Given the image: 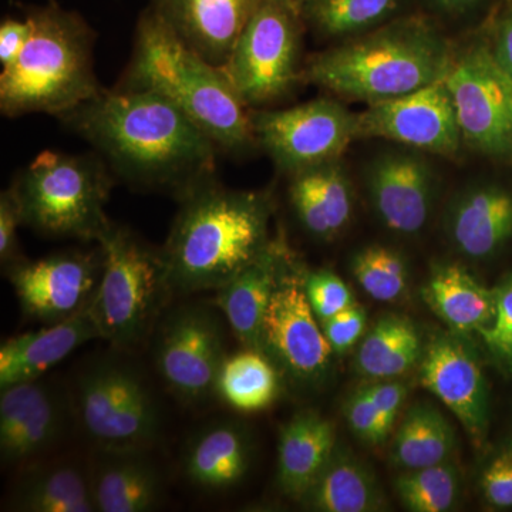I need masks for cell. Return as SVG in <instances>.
<instances>
[{
    "mask_svg": "<svg viewBox=\"0 0 512 512\" xmlns=\"http://www.w3.org/2000/svg\"><path fill=\"white\" fill-rule=\"evenodd\" d=\"M59 120L94 148L117 180L138 190L180 201L217 178L214 141L156 93L103 89Z\"/></svg>",
    "mask_w": 512,
    "mask_h": 512,
    "instance_id": "cell-1",
    "label": "cell"
},
{
    "mask_svg": "<svg viewBox=\"0 0 512 512\" xmlns=\"http://www.w3.org/2000/svg\"><path fill=\"white\" fill-rule=\"evenodd\" d=\"M454 53L436 20L407 13L309 57L302 79L370 106L443 82Z\"/></svg>",
    "mask_w": 512,
    "mask_h": 512,
    "instance_id": "cell-2",
    "label": "cell"
},
{
    "mask_svg": "<svg viewBox=\"0 0 512 512\" xmlns=\"http://www.w3.org/2000/svg\"><path fill=\"white\" fill-rule=\"evenodd\" d=\"M180 204L160 249L174 293L218 291L271 242L272 201L266 192L229 190L215 178Z\"/></svg>",
    "mask_w": 512,
    "mask_h": 512,
    "instance_id": "cell-3",
    "label": "cell"
},
{
    "mask_svg": "<svg viewBox=\"0 0 512 512\" xmlns=\"http://www.w3.org/2000/svg\"><path fill=\"white\" fill-rule=\"evenodd\" d=\"M117 89L156 93L178 107L220 153L242 156L255 147L249 110L220 67L202 59L148 6L134 33L130 63Z\"/></svg>",
    "mask_w": 512,
    "mask_h": 512,
    "instance_id": "cell-4",
    "label": "cell"
},
{
    "mask_svg": "<svg viewBox=\"0 0 512 512\" xmlns=\"http://www.w3.org/2000/svg\"><path fill=\"white\" fill-rule=\"evenodd\" d=\"M32 35L0 73V111L9 119L43 113L59 119L104 89L94 70L97 35L83 16L55 0L29 6Z\"/></svg>",
    "mask_w": 512,
    "mask_h": 512,
    "instance_id": "cell-5",
    "label": "cell"
},
{
    "mask_svg": "<svg viewBox=\"0 0 512 512\" xmlns=\"http://www.w3.org/2000/svg\"><path fill=\"white\" fill-rule=\"evenodd\" d=\"M116 180L96 151L47 150L30 161L10 187L18 197L25 227L45 237L99 242L113 224L106 205Z\"/></svg>",
    "mask_w": 512,
    "mask_h": 512,
    "instance_id": "cell-6",
    "label": "cell"
},
{
    "mask_svg": "<svg viewBox=\"0 0 512 512\" xmlns=\"http://www.w3.org/2000/svg\"><path fill=\"white\" fill-rule=\"evenodd\" d=\"M97 244L103 248L104 268L90 312L101 339L114 348H134L150 335L174 293L163 258L114 222Z\"/></svg>",
    "mask_w": 512,
    "mask_h": 512,
    "instance_id": "cell-7",
    "label": "cell"
},
{
    "mask_svg": "<svg viewBox=\"0 0 512 512\" xmlns=\"http://www.w3.org/2000/svg\"><path fill=\"white\" fill-rule=\"evenodd\" d=\"M301 3L259 0L224 72L248 109H264L303 82Z\"/></svg>",
    "mask_w": 512,
    "mask_h": 512,
    "instance_id": "cell-8",
    "label": "cell"
},
{
    "mask_svg": "<svg viewBox=\"0 0 512 512\" xmlns=\"http://www.w3.org/2000/svg\"><path fill=\"white\" fill-rule=\"evenodd\" d=\"M76 406L97 451H148L160 434V410L150 387L119 357H100L80 373Z\"/></svg>",
    "mask_w": 512,
    "mask_h": 512,
    "instance_id": "cell-9",
    "label": "cell"
},
{
    "mask_svg": "<svg viewBox=\"0 0 512 512\" xmlns=\"http://www.w3.org/2000/svg\"><path fill=\"white\" fill-rule=\"evenodd\" d=\"M444 82L453 97L464 147L512 164V77L495 62L487 37L456 49Z\"/></svg>",
    "mask_w": 512,
    "mask_h": 512,
    "instance_id": "cell-10",
    "label": "cell"
},
{
    "mask_svg": "<svg viewBox=\"0 0 512 512\" xmlns=\"http://www.w3.org/2000/svg\"><path fill=\"white\" fill-rule=\"evenodd\" d=\"M249 119L256 146L288 177L342 158L357 140V114L333 97L291 109H251Z\"/></svg>",
    "mask_w": 512,
    "mask_h": 512,
    "instance_id": "cell-11",
    "label": "cell"
},
{
    "mask_svg": "<svg viewBox=\"0 0 512 512\" xmlns=\"http://www.w3.org/2000/svg\"><path fill=\"white\" fill-rule=\"evenodd\" d=\"M262 352L282 375L299 384L322 382L332 360L333 350L306 296L305 271L291 249L266 309Z\"/></svg>",
    "mask_w": 512,
    "mask_h": 512,
    "instance_id": "cell-12",
    "label": "cell"
},
{
    "mask_svg": "<svg viewBox=\"0 0 512 512\" xmlns=\"http://www.w3.org/2000/svg\"><path fill=\"white\" fill-rule=\"evenodd\" d=\"M156 365L161 379L184 403H200L215 394L224 362V330L207 306L183 305L161 322Z\"/></svg>",
    "mask_w": 512,
    "mask_h": 512,
    "instance_id": "cell-13",
    "label": "cell"
},
{
    "mask_svg": "<svg viewBox=\"0 0 512 512\" xmlns=\"http://www.w3.org/2000/svg\"><path fill=\"white\" fill-rule=\"evenodd\" d=\"M103 268L99 245L90 251L57 252L37 261L20 258L6 266V272L23 315L53 325L90 308Z\"/></svg>",
    "mask_w": 512,
    "mask_h": 512,
    "instance_id": "cell-14",
    "label": "cell"
},
{
    "mask_svg": "<svg viewBox=\"0 0 512 512\" xmlns=\"http://www.w3.org/2000/svg\"><path fill=\"white\" fill-rule=\"evenodd\" d=\"M365 138H382L447 158H456L464 147L456 107L444 80L367 106L357 114V140Z\"/></svg>",
    "mask_w": 512,
    "mask_h": 512,
    "instance_id": "cell-15",
    "label": "cell"
},
{
    "mask_svg": "<svg viewBox=\"0 0 512 512\" xmlns=\"http://www.w3.org/2000/svg\"><path fill=\"white\" fill-rule=\"evenodd\" d=\"M365 184L377 218L394 234L416 237L429 224L437 175L424 153L404 147L377 154L367 164Z\"/></svg>",
    "mask_w": 512,
    "mask_h": 512,
    "instance_id": "cell-16",
    "label": "cell"
},
{
    "mask_svg": "<svg viewBox=\"0 0 512 512\" xmlns=\"http://www.w3.org/2000/svg\"><path fill=\"white\" fill-rule=\"evenodd\" d=\"M421 384L450 410L474 446L483 447L490 427V393L480 360L457 333H440L424 346Z\"/></svg>",
    "mask_w": 512,
    "mask_h": 512,
    "instance_id": "cell-17",
    "label": "cell"
},
{
    "mask_svg": "<svg viewBox=\"0 0 512 512\" xmlns=\"http://www.w3.org/2000/svg\"><path fill=\"white\" fill-rule=\"evenodd\" d=\"M0 457L22 466L55 446L66 427L59 394L42 379L0 390Z\"/></svg>",
    "mask_w": 512,
    "mask_h": 512,
    "instance_id": "cell-18",
    "label": "cell"
},
{
    "mask_svg": "<svg viewBox=\"0 0 512 512\" xmlns=\"http://www.w3.org/2000/svg\"><path fill=\"white\" fill-rule=\"evenodd\" d=\"M259 0H151L150 6L202 59L224 69Z\"/></svg>",
    "mask_w": 512,
    "mask_h": 512,
    "instance_id": "cell-19",
    "label": "cell"
},
{
    "mask_svg": "<svg viewBox=\"0 0 512 512\" xmlns=\"http://www.w3.org/2000/svg\"><path fill=\"white\" fill-rule=\"evenodd\" d=\"M444 229L451 247L471 261H484L512 238V194L498 184L464 188L450 201Z\"/></svg>",
    "mask_w": 512,
    "mask_h": 512,
    "instance_id": "cell-20",
    "label": "cell"
},
{
    "mask_svg": "<svg viewBox=\"0 0 512 512\" xmlns=\"http://www.w3.org/2000/svg\"><path fill=\"white\" fill-rule=\"evenodd\" d=\"M288 178L289 204L306 234L323 242L338 238L355 210V191L342 158Z\"/></svg>",
    "mask_w": 512,
    "mask_h": 512,
    "instance_id": "cell-21",
    "label": "cell"
},
{
    "mask_svg": "<svg viewBox=\"0 0 512 512\" xmlns=\"http://www.w3.org/2000/svg\"><path fill=\"white\" fill-rule=\"evenodd\" d=\"M101 339L90 308L63 322L22 333L0 346V390L42 379L74 350Z\"/></svg>",
    "mask_w": 512,
    "mask_h": 512,
    "instance_id": "cell-22",
    "label": "cell"
},
{
    "mask_svg": "<svg viewBox=\"0 0 512 512\" xmlns=\"http://www.w3.org/2000/svg\"><path fill=\"white\" fill-rule=\"evenodd\" d=\"M288 249L282 239H271L252 264L217 291L215 306L227 319L242 348L262 352L266 309Z\"/></svg>",
    "mask_w": 512,
    "mask_h": 512,
    "instance_id": "cell-23",
    "label": "cell"
},
{
    "mask_svg": "<svg viewBox=\"0 0 512 512\" xmlns=\"http://www.w3.org/2000/svg\"><path fill=\"white\" fill-rule=\"evenodd\" d=\"M90 476L94 507L99 512L154 511L164 484L147 451H97Z\"/></svg>",
    "mask_w": 512,
    "mask_h": 512,
    "instance_id": "cell-24",
    "label": "cell"
},
{
    "mask_svg": "<svg viewBox=\"0 0 512 512\" xmlns=\"http://www.w3.org/2000/svg\"><path fill=\"white\" fill-rule=\"evenodd\" d=\"M252 440L244 424L220 420L191 437L184 451L185 477L204 491H227L247 476Z\"/></svg>",
    "mask_w": 512,
    "mask_h": 512,
    "instance_id": "cell-25",
    "label": "cell"
},
{
    "mask_svg": "<svg viewBox=\"0 0 512 512\" xmlns=\"http://www.w3.org/2000/svg\"><path fill=\"white\" fill-rule=\"evenodd\" d=\"M338 447L335 424L315 410L293 414L279 431L276 483L299 501Z\"/></svg>",
    "mask_w": 512,
    "mask_h": 512,
    "instance_id": "cell-26",
    "label": "cell"
},
{
    "mask_svg": "<svg viewBox=\"0 0 512 512\" xmlns=\"http://www.w3.org/2000/svg\"><path fill=\"white\" fill-rule=\"evenodd\" d=\"M431 312L457 335L480 332L494 318V289H488L463 265L437 264L421 289Z\"/></svg>",
    "mask_w": 512,
    "mask_h": 512,
    "instance_id": "cell-27",
    "label": "cell"
},
{
    "mask_svg": "<svg viewBox=\"0 0 512 512\" xmlns=\"http://www.w3.org/2000/svg\"><path fill=\"white\" fill-rule=\"evenodd\" d=\"M298 503L315 512H376L387 507L375 474L348 448L340 447Z\"/></svg>",
    "mask_w": 512,
    "mask_h": 512,
    "instance_id": "cell-28",
    "label": "cell"
},
{
    "mask_svg": "<svg viewBox=\"0 0 512 512\" xmlns=\"http://www.w3.org/2000/svg\"><path fill=\"white\" fill-rule=\"evenodd\" d=\"M8 510L18 512H93L90 476L79 467L55 464L29 468L13 485Z\"/></svg>",
    "mask_w": 512,
    "mask_h": 512,
    "instance_id": "cell-29",
    "label": "cell"
},
{
    "mask_svg": "<svg viewBox=\"0 0 512 512\" xmlns=\"http://www.w3.org/2000/svg\"><path fill=\"white\" fill-rule=\"evenodd\" d=\"M410 0H303L306 28L320 39H353L407 15Z\"/></svg>",
    "mask_w": 512,
    "mask_h": 512,
    "instance_id": "cell-30",
    "label": "cell"
},
{
    "mask_svg": "<svg viewBox=\"0 0 512 512\" xmlns=\"http://www.w3.org/2000/svg\"><path fill=\"white\" fill-rule=\"evenodd\" d=\"M423 352L419 332L409 319L399 315L384 316L360 343L355 366L360 375L369 379H396L412 370Z\"/></svg>",
    "mask_w": 512,
    "mask_h": 512,
    "instance_id": "cell-31",
    "label": "cell"
},
{
    "mask_svg": "<svg viewBox=\"0 0 512 512\" xmlns=\"http://www.w3.org/2000/svg\"><path fill=\"white\" fill-rule=\"evenodd\" d=\"M456 433L437 407L419 403L407 412L394 434L390 458L400 470L436 466L450 461Z\"/></svg>",
    "mask_w": 512,
    "mask_h": 512,
    "instance_id": "cell-32",
    "label": "cell"
},
{
    "mask_svg": "<svg viewBox=\"0 0 512 512\" xmlns=\"http://www.w3.org/2000/svg\"><path fill=\"white\" fill-rule=\"evenodd\" d=\"M281 372L261 350L247 349L225 356L215 394L232 409L255 413L268 409L281 393Z\"/></svg>",
    "mask_w": 512,
    "mask_h": 512,
    "instance_id": "cell-33",
    "label": "cell"
},
{
    "mask_svg": "<svg viewBox=\"0 0 512 512\" xmlns=\"http://www.w3.org/2000/svg\"><path fill=\"white\" fill-rule=\"evenodd\" d=\"M397 498L404 510L446 512L456 507L460 497L457 468L447 463L403 471L394 481Z\"/></svg>",
    "mask_w": 512,
    "mask_h": 512,
    "instance_id": "cell-34",
    "label": "cell"
},
{
    "mask_svg": "<svg viewBox=\"0 0 512 512\" xmlns=\"http://www.w3.org/2000/svg\"><path fill=\"white\" fill-rule=\"evenodd\" d=\"M357 284L377 302L399 301L410 282L409 266L399 252L383 245H367L350 261Z\"/></svg>",
    "mask_w": 512,
    "mask_h": 512,
    "instance_id": "cell-35",
    "label": "cell"
},
{
    "mask_svg": "<svg viewBox=\"0 0 512 512\" xmlns=\"http://www.w3.org/2000/svg\"><path fill=\"white\" fill-rule=\"evenodd\" d=\"M494 299V318L478 335L495 362L512 373V272L495 286Z\"/></svg>",
    "mask_w": 512,
    "mask_h": 512,
    "instance_id": "cell-36",
    "label": "cell"
},
{
    "mask_svg": "<svg viewBox=\"0 0 512 512\" xmlns=\"http://www.w3.org/2000/svg\"><path fill=\"white\" fill-rule=\"evenodd\" d=\"M305 292L319 322H325L356 305L355 296L340 276L333 272H305Z\"/></svg>",
    "mask_w": 512,
    "mask_h": 512,
    "instance_id": "cell-37",
    "label": "cell"
},
{
    "mask_svg": "<svg viewBox=\"0 0 512 512\" xmlns=\"http://www.w3.org/2000/svg\"><path fill=\"white\" fill-rule=\"evenodd\" d=\"M478 488L485 504L495 510L512 508V441L488 458L478 478Z\"/></svg>",
    "mask_w": 512,
    "mask_h": 512,
    "instance_id": "cell-38",
    "label": "cell"
},
{
    "mask_svg": "<svg viewBox=\"0 0 512 512\" xmlns=\"http://www.w3.org/2000/svg\"><path fill=\"white\" fill-rule=\"evenodd\" d=\"M343 413L357 439L370 446H379L392 433L363 389L346 400Z\"/></svg>",
    "mask_w": 512,
    "mask_h": 512,
    "instance_id": "cell-39",
    "label": "cell"
},
{
    "mask_svg": "<svg viewBox=\"0 0 512 512\" xmlns=\"http://www.w3.org/2000/svg\"><path fill=\"white\" fill-rule=\"evenodd\" d=\"M333 353L343 355L365 335L367 315L362 306L355 305L325 322H320Z\"/></svg>",
    "mask_w": 512,
    "mask_h": 512,
    "instance_id": "cell-40",
    "label": "cell"
},
{
    "mask_svg": "<svg viewBox=\"0 0 512 512\" xmlns=\"http://www.w3.org/2000/svg\"><path fill=\"white\" fill-rule=\"evenodd\" d=\"M23 225L22 210L12 187L0 194V261L9 266L20 259L18 231Z\"/></svg>",
    "mask_w": 512,
    "mask_h": 512,
    "instance_id": "cell-41",
    "label": "cell"
},
{
    "mask_svg": "<svg viewBox=\"0 0 512 512\" xmlns=\"http://www.w3.org/2000/svg\"><path fill=\"white\" fill-rule=\"evenodd\" d=\"M487 42L495 62L512 77V0H504L495 13Z\"/></svg>",
    "mask_w": 512,
    "mask_h": 512,
    "instance_id": "cell-42",
    "label": "cell"
},
{
    "mask_svg": "<svg viewBox=\"0 0 512 512\" xmlns=\"http://www.w3.org/2000/svg\"><path fill=\"white\" fill-rule=\"evenodd\" d=\"M363 390H365L373 406L376 407L377 412L382 416L386 426L392 431L407 397L406 386L389 379L370 384V386L363 387Z\"/></svg>",
    "mask_w": 512,
    "mask_h": 512,
    "instance_id": "cell-43",
    "label": "cell"
},
{
    "mask_svg": "<svg viewBox=\"0 0 512 512\" xmlns=\"http://www.w3.org/2000/svg\"><path fill=\"white\" fill-rule=\"evenodd\" d=\"M32 35V23L28 18H6L0 23V64L8 67L15 62L28 45Z\"/></svg>",
    "mask_w": 512,
    "mask_h": 512,
    "instance_id": "cell-44",
    "label": "cell"
},
{
    "mask_svg": "<svg viewBox=\"0 0 512 512\" xmlns=\"http://www.w3.org/2000/svg\"><path fill=\"white\" fill-rule=\"evenodd\" d=\"M424 2L437 15L458 19L477 12L488 0H424Z\"/></svg>",
    "mask_w": 512,
    "mask_h": 512,
    "instance_id": "cell-45",
    "label": "cell"
},
{
    "mask_svg": "<svg viewBox=\"0 0 512 512\" xmlns=\"http://www.w3.org/2000/svg\"><path fill=\"white\" fill-rule=\"evenodd\" d=\"M296 2L302 3V2H303V0H296Z\"/></svg>",
    "mask_w": 512,
    "mask_h": 512,
    "instance_id": "cell-46",
    "label": "cell"
}]
</instances>
